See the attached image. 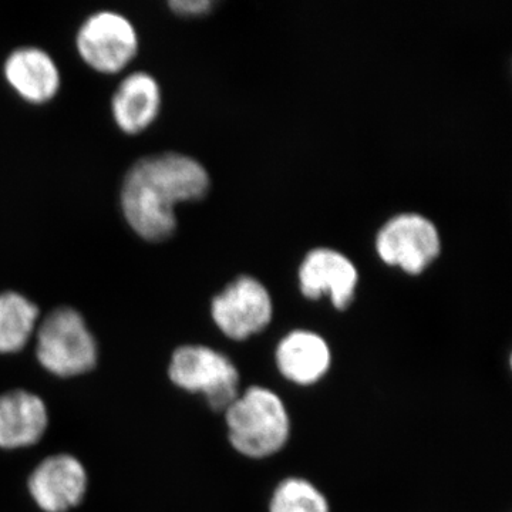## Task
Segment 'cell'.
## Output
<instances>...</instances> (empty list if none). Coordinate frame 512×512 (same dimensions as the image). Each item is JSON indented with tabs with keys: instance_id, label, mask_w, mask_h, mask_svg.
Listing matches in <instances>:
<instances>
[{
	"instance_id": "8fae6325",
	"label": "cell",
	"mask_w": 512,
	"mask_h": 512,
	"mask_svg": "<svg viewBox=\"0 0 512 512\" xmlns=\"http://www.w3.org/2000/svg\"><path fill=\"white\" fill-rule=\"evenodd\" d=\"M6 82L28 103L45 104L55 99L62 84L55 60L39 47H20L3 66Z\"/></svg>"
},
{
	"instance_id": "9a60e30c",
	"label": "cell",
	"mask_w": 512,
	"mask_h": 512,
	"mask_svg": "<svg viewBox=\"0 0 512 512\" xmlns=\"http://www.w3.org/2000/svg\"><path fill=\"white\" fill-rule=\"evenodd\" d=\"M268 512H332V507L318 485L308 478L292 476L276 484Z\"/></svg>"
},
{
	"instance_id": "52a82bcc",
	"label": "cell",
	"mask_w": 512,
	"mask_h": 512,
	"mask_svg": "<svg viewBox=\"0 0 512 512\" xmlns=\"http://www.w3.org/2000/svg\"><path fill=\"white\" fill-rule=\"evenodd\" d=\"M376 247L386 264L400 266L407 274H420L440 254V235L423 215L402 214L380 229Z\"/></svg>"
},
{
	"instance_id": "6da1fadb",
	"label": "cell",
	"mask_w": 512,
	"mask_h": 512,
	"mask_svg": "<svg viewBox=\"0 0 512 512\" xmlns=\"http://www.w3.org/2000/svg\"><path fill=\"white\" fill-rule=\"evenodd\" d=\"M210 185V174L195 158L171 151L153 154L128 168L121 185V210L138 237L167 241L177 229V205L202 200Z\"/></svg>"
},
{
	"instance_id": "9c48e42d",
	"label": "cell",
	"mask_w": 512,
	"mask_h": 512,
	"mask_svg": "<svg viewBox=\"0 0 512 512\" xmlns=\"http://www.w3.org/2000/svg\"><path fill=\"white\" fill-rule=\"evenodd\" d=\"M274 360L276 370L286 382L311 387L328 376L333 353L328 340L318 332L295 329L279 340Z\"/></svg>"
},
{
	"instance_id": "2e32d148",
	"label": "cell",
	"mask_w": 512,
	"mask_h": 512,
	"mask_svg": "<svg viewBox=\"0 0 512 512\" xmlns=\"http://www.w3.org/2000/svg\"><path fill=\"white\" fill-rule=\"evenodd\" d=\"M214 3L211 0H173L168 3L170 9L180 16H200L210 12Z\"/></svg>"
},
{
	"instance_id": "ba28073f",
	"label": "cell",
	"mask_w": 512,
	"mask_h": 512,
	"mask_svg": "<svg viewBox=\"0 0 512 512\" xmlns=\"http://www.w3.org/2000/svg\"><path fill=\"white\" fill-rule=\"evenodd\" d=\"M357 282L356 266L335 249H313L299 268V286L303 296L319 299L328 295L339 311H345L352 305Z\"/></svg>"
},
{
	"instance_id": "5b68a950",
	"label": "cell",
	"mask_w": 512,
	"mask_h": 512,
	"mask_svg": "<svg viewBox=\"0 0 512 512\" xmlns=\"http://www.w3.org/2000/svg\"><path fill=\"white\" fill-rule=\"evenodd\" d=\"M76 47L90 69L103 74L120 73L136 59L137 30L126 16L100 10L80 26Z\"/></svg>"
},
{
	"instance_id": "3957f363",
	"label": "cell",
	"mask_w": 512,
	"mask_h": 512,
	"mask_svg": "<svg viewBox=\"0 0 512 512\" xmlns=\"http://www.w3.org/2000/svg\"><path fill=\"white\" fill-rule=\"evenodd\" d=\"M37 359L53 375L69 377L96 365L97 346L83 316L73 308H57L37 330Z\"/></svg>"
},
{
	"instance_id": "8992f818",
	"label": "cell",
	"mask_w": 512,
	"mask_h": 512,
	"mask_svg": "<svg viewBox=\"0 0 512 512\" xmlns=\"http://www.w3.org/2000/svg\"><path fill=\"white\" fill-rule=\"evenodd\" d=\"M211 315L227 338L244 342L268 328L274 318V302L258 279L239 276L214 296Z\"/></svg>"
},
{
	"instance_id": "30bf717a",
	"label": "cell",
	"mask_w": 512,
	"mask_h": 512,
	"mask_svg": "<svg viewBox=\"0 0 512 512\" xmlns=\"http://www.w3.org/2000/svg\"><path fill=\"white\" fill-rule=\"evenodd\" d=\"M86 485V471L72 456L47 458L29 480L30 494L46 512H66L76 507Z\"/></svg>"
},
{
	"instance_id": "5bb4252c",
	"label": "cell",
	"mask_w": 512,
	"mask_h": 512,
	"mask_svg": "<svg viewBox=\"0 0 512 512\" xmlns=\"http://www.w3.org/2000/svg\"><path fill=\"white\" fill-rule=\"evenodd\" d=\"M39 308L16 292L0 293V353L25 348L35 330Z\"/></svg>"
},
{
	"instance_id": "4fadbf2b",
	"label": "cell",
	"mask_w": 512,
	"mask_h": 512,
	"mask_svg": "<svg viewBox=\"0 0 512 512\" xmlns=\"http://www.w3.org/2000/svg\"><path fill=\"white\" fill-rule=\"evenodd\" d=\"M46 426L45 404L35 394L16 390L0 396V447L35 444L45 433Z\"/></svg>"
},
{
	"instance_id": "7a4b0ae2",
	"label": "cell",
	"mask_w": 512,
	"mask_h": 512,
	"mask_svg": "<svg viewBox=\"0 0 512 512\" xmlns=\"http://www.w3.org/2000/svg\"><path fill=\"white\" fill-rule=\"evenodd\" d=\"M225 413L232 448L249 460H265L281 453L292 434L288 406L275 390L252 384L239 392Z\"/></svg>"
},
{
	"instance_id": "277c9868",
	"label": "cell",
	"mask_w": 512,
	"mask_h": 512,
	"mask_svg": "<svg viewBox=\"0 0 512 512\" xmlns=\"http://www.w3.org/2000/svg\"><path fill=\"white\" fill-rule=\"evenodd\" d=\"M170 377L181 389L205 396L217 412H224L241 392V376L235 363L208 346L188 345L175 350Z\"/></svg>"
},
{
	"instance_id": "7c38bea8",
	"label": "cell",
	"mask_w": 512,
	"mask_h": 512,
	"mask_svg": "<svg viewBox=\"0 0 512 512\" xmlns=\"http://www.w3.org/2000/svg\"><path fill=\"white\" fill-rule=\"evenodd\" d=\"M160 84L146 72L131 73L117 87L111 100V113L123 133L136 136L146 131L160 116Z\"/></svg>"
}]
</instances>
